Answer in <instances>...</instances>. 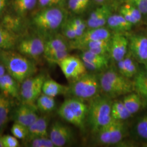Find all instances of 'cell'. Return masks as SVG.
<instances>
[{"mask_svg": "<svg viewBox=\"0 0 147 147\" xmlns=\"http://www.w3.org/2000/svg\"><path fill=\"white\" fill-rule=\"evenodd\" d=\"M101 92L99 74L86 73L72 82L69 92L81 100H91L99 95Z\"/></svg>", "mask_w": 147, "mask_h": 147, "instance_id": "5b68a950", "label": "cell"}, {"mask_svg": "<svg viewBox=\"0 0 147 147\" xmlns=\"http://www.w3.org/2000/svg\"><path fill=\"white\" fill-rule=\"evenodd\" d=\"M112 35L109 29L105 27L88 28L81 36L71 41L69 44L70 48L82 50L84 45L89 42L110 39Z\"/></svg>", "mask_w": 147, "mask_h": 147, "instance_id": "30bf717a", "label": "cell"}, {"mask_svg": "<svg viewBox=\"0 0 147 147\" xmlns=\"http://www.w3.org/2000/svg\"><path fill=\"white\" fill-rule=\"evenodd\" d=\"M3 24L2 25L11 31L13 32L14 29L18 28L20 25L19 19L17 17L7 16L3 18Z\"/></svg>", "mask_w": 147, "mask_h": 147, "instance_id": "74e56055", "label": "cell"}, {"mask_svg": "<svg viewBox=\"0 0 147 147\" xmlns=\"http://www.w3.org/2000/svg\"><path fill=\"white\" fill-rule=\"evenodd\" d=\"M49 119L47 116H41L28 127L26 141L39 137H49L47 132Z\"/></svg>", "mask_w": 147, "mask_h": 147, "instance_id": "ac0fdd59", "label": "cell"}, {"mask_svg": "<svg viewBox=\"0 0 147 147\" xmlns=\"http://www.w3.org/2000/svg\"><path fill=\"white\" fill-rule=\"evenodd\" d=\"M18 84L19 83L7 73L0 77V90L5 94L17 99L20 97Z\"/></svg>", "mask_w": 147, "mask_h": 147, "instance_id": "ffe728a7", "label": "cell"}, {"mask_svg": "<svg viewBox=\"0 0 147 147\" xmlns=\"http://www.w3.org/2000/svg\"><path fill=\"white\" fill-rule=\"evenodd\" d=\"M27 146L31 147H55L49 137H39L27 141Z\"/></svg>", "mask_w": 147, "mask_h": 147, "instance_id": "1f68e13d", "label": "cell"}, {"mask_svg": "<svg viewBox=\"0 0 147 147\" xmlns=\"http://www.w3.org/2000/svg\"><path fill=\"white\" fill-rule=\"evenodd\" d=\"M16 44V37L14 32L0 25V48L5 50H12Z\"/></svg>", "mask_w": 147, "mask_h": 147, "instance_id": "cb8c5ba5", "label": "cell"}, {"mask_svg": "<svg viewBox=\"0 0 147 147\" xmlns=\"http://www.w3.org/2000/svg\"><path fill=\"white\" fill-rule=\"evenodd\" d=\"M132 116L127 110L122 101H117L112 102L111 106L112 119L116 121H124Z\"/></svg>", "mask_w": 147, "mask_h": 147, "instance_id": "4316f807", "label": "cell"}, {"mask_svg": "<svg viewBox=\"0 0 147 147\" xmlns=\"http://www.w3.org/2000/svg\"><path fill=\"white\" fill-rule=\"evenodd\" d=\"M95 2L97 3H99V4H103L105 2H106L107 1H109V0H94Z\"/></svg>", "mask_w": 147, "mask_h": 147, "instance_id": "bcb514c9", "label": "cell"}, {"mask_svg": "<svg viewBox=\"0 0 147 147\" xmlns=\"http://www.w3.org/2000/svg\"><path fill=\"white\" fill-rule=\"evenodd\" d=\"M44 75L31 76L24 80L20 87V95L23 102L34 104L42 93V86L45 80Z\"/></svg>", "mask_w": 147, "mask_h": 147, "instance_id": "ba28073f", "label": "cell"}, {"mask_svg": "<svg viewBox=\"0 0 147 147\" xmlns=\"http://www.w3.org/2000/svg\"><path fill=\"white\" fill-rule=\"evenodd\" d=\"M45 44V41L41 37H28L19 42L18 50L28 58H37L44 55Z\"/></svg>", "mask_w": 147, "mask_h": 147, "instance_id": "8fae6325", "label": "cell"}, {"mask_svg": "<svg viewBox=\"0 0 147 147\" xmlns=\"http://www.w3.org/2000/svg\"><path fill=\"white\" fill-rule=\"evenodd\" d=\"M8 3V0H0V16L5 11Z\"/></svg>", "mask_w": 147, "mask_h": 147, "instance_id": "ee69618b", "label": "cell"}, {"mask_svg": "<svg viewBox=\"0 0 147 147\" xmlns=\"http://www.w3.org/2000/svg\"><path fill=\"white\" fill-rule=\"evenodd\" d=\"M129 51L142 64L147 63V36L143 34H132L127 36Z\"/></svg>", "mask_w": 147, "mask_h": 147, "instance_id": "4fadbf2b", "label": "cell"}, {"mask_svg": "<svg viewBox=\"0 0 147 147\" xmlns=\"http://www.w3.org/2000/svg\"><path fill=\"white\" fill-rule=\"evenodd\" d=\"M129 51V40L123 33L115 32L110 39V53L114 61L117 63L125 57Z\"/></svg>", "mask_w": 147, "mask_h": 147, "instance_id": "5bb4252c", "label": "cell"}, {"mask_svg": "<svg viewBox=\"0 0 147 147\" xmlns=\"http://www.w3.org/2000/svg\"><path fill=\"white\" fill-rule=\"evenodd\" d=\"M125 132V127L123 121L112 119L96 132L97 140L102 144L115 145L121 141Z\"/></svg>", "mask_w": 147, "mask_h": 147, "instance_id": "52a82bcc", "label": "cell"}, {"mask_svg": "<svg viewBox=\"0 0 147 147\" xmlns=\"http://www.w3.org/2000/svg\"><path fill=\"white\" fill-rule=\"evenodd\" d=\"M125 5L129 11H130V12L131 13L132 15L135 18L137 21H138V22L140 23L142 20V15H143L141 11H140L135 6L132 5L131 4L126 3Z\"/></svg>", "mask_w": 147, "mask_h": 147, "instance_id": "7bdbcfd3", "label": "cell"}, {"mask_svg": "<svg viewBox=\"0 0 147 147\" xmlns=\"http://www.w3.org/2000/svg\"><path fill=\"white\" fill-rule=\"evenodd\" d=\"M85 67L90 72L104 71L109 67V59L107 56L101 55L84 50L80 55Z\"/></svg>", "mask_w": 147, "mask_h": 147, "instance_id": "2e32d148", "label": "cell"}, {"mask_svg": "<svg viewBox=\"0 0 147 147\" xmlns=\"http://www.w3.org/2000/svg\"><path fill=\"white\" fill-rule=\"evenodd\" d=\"M112 12L110 7L104 5L101 13L94 21L87 24V28H94L105 26L107 24L109 18Z\"/></svg>", "mask_w": 147, "mask_h": 147, "instance_id": "f546056e", "label": "cell"}, {"mask_svg": "<svg viewBox=\"0 0 147 147\" xmlns=\"http://www.w3.org/2000/svg\"><path fill=\"white\" fill-rule=\"evenodd\" d=\"M5 73H7V71L5 68V67L0 61V77L4 75Z\"/></svg>", "mask_w": 147, "mask_h": 147, "instance_id": "f6af8a7d", "label": "cell"}, {"mask_svg": "<svg viewBox=\"0 0 147 147\" xmlns=\"http://www.w3.org/2000/svg\"><path fill=\"white\" fill-rule=\"evenodd\" d=\"M126 3L137 8L142 14L147 15V0H125Z\"/></svg>", "mask_w": 147, "mask_h": 147, "instance_id": "60d3db41", "label": "cell"}, {"mask_svg": "<svg viewBox=\"0 0 147 147\" xmlns=\"http://www.w3.org/2000/svg\"><path fill=\"white\" fill-rule=\"evenodd\" d=\"M111 99L105 95H99L90 100L87 121L92 131L96 133L112 120Z\"/></svg>", "mask_w": 147, "mask_h": 147, "instance_id": "3957f363", "label": "cell"}, {"mask_svg": "<svg viewBox=\"0 0 147 147\" xmlns=\"http://www.w3.org/2000/svg\"><path fill=\"white\" fill-rule=\"evenodd\" d=\"M120 14L126 19L127 21H129L133 25L139 24L138 21L135 19V18L132 15L130 11H129L125 4L121 7L120 8Z\"/></svg>", "mask_w": 147, "mask_h": 147, "instance_id": "b9f144b4", "label": "cell"}, {"mask_svg": "<svg viewBox=\"0 0 147 147\" xmlns=\"http://www.w3.org/2000/svg\"><path fill=\"white\" fill-rule=\"evenodd\" d=\"M57 64L65 78L72 82L87 72L81 59L76 56L69 55Z\"/></svg>", "mask_w": 147, "mask_h": 147, "instance_id": "9c48e42d", "label": "cell"}, {"mask_svg": "<svg viewBox=\"0 0 147 147\" xmlns=\"http://www.w3.org/2000/svg\"><path fill=\"white\" fill-rule=\"evenodd\" d=\"M122 101L127 110L132 115L138 112L141 109L143 101L138 94L131 92L125 95Z\"/></svg>", "mask_w": 147, "mask_h": 147, "instance_id": "d4e9b609", "label": "cell"}, {"mask_svg": "<svg viewBox=\"0 0 147 147\" xmlns=\"http://www.w3.org/2000/svg\"><path fill=\"white\" fill-rule=\"evenodd\" d=\"M61 28L63 35L65 38L70 40V41H72L76 39L77 37L76 33L69 20L64 21L61 27Z\"/></svg>", "mask_w": 147, "mask_h": 147, "instance_id": "d590c367", "label": "cell"}, {"mask_svg": "<svg viewBox=\"0 0 147 147\" xmlns=\"http://www.w3.org/2000/svg\"><path fill=\"white\" fill-rule=\"evenodd\" d=\"M2 142L3 147H20V143L18 138L13 136L7 135L2 136Z\"/></svg>", "mask_w": 147, "mask_h": 147, "instance_id": "f35d334b", "label": "cell"}, {"mask_svg": "<svg viewBox=\"0 0 147 147\" xmlns=\"http://www.w3.org/2000/svg\"><path fill=\"white\" fill-rule=\"evenodd\" d=\"M106 25L108 28L115 32L124 33L130 31L133 25L127 21L120 14H111L109 18Z\"/></svg>", "mask_w": 147, "mask_h": 147, "instance_id": "44dd1931", "label": "cell"}, {"mask_svg": "<svg viewBox=\"0 0 147 147\" xmlns=\"http://www.w3.org/2000/svg\"><path fill=\"white\" fill-rule=\"evenodd\" d=\"M38 0H11V7L17 16L26 15L37 5Z\"/></svg>", "mask_w": 147, "mask_h": 147, "instance_id": "484cf974", "label": "cell"}, {"mask_svg": "<svg viewBox=\"0 0 147 147\" xmlns=\"http://www.w3.org/2000/svg\"><path fill=\"white\" fill-rule=\"evenodd\" d=\"M37 110L36 105L23 102L14 111L13 119L28 128L39 118Z\"/></svg>", "mask_w": 147, "mask_h": 147, "instance_id": "9a60e30c", "label": "cell"}, {"mask_svg": "<svg viewBox=\"0 0 147 147\" xmlns=\"http://www.w3.org/2000/svg\"><path fill=\"white\" fill-rule=\"evenodd\" d=\"M69 20L73 27L74 30L77 37L76 38L81 36L84 31L87 30V22L82 19L80 18H74Z\"/></svg>", "mask_w": 147, "mask_h": 147, "instance_id": "d6a6232c", "label": "cell"}, {"mask_svg": "<svg viewBox=\"0 0 147 147\" xmlns=\"http://www.w3.org/2000/svg\"><path fill=\"white\" fill-rule=\"evenodd\" d=\"M49 137L55 147H62L73 141L74 134L72 130L68 126L56 121L50 127Z\"/></svg>", "mask_w": 147, "mask_h": 147, "instance_id": "7c38bea8", "label": "cell"}, {"mask_svg": "<svg viewBox=\"0 0 147 147\" xmlns=\"http://www.w3.org/2000/svg\"><path fill=\"white\" fill-rule=\"evenodd\" d=\"M36 102L38 110L44 113L52 112L56 107L54 98L44 93L41 94L38 97Z\"/></svg>", "mask_w": 147, "mask_h": 147, "instance_id": "83f0119b", "label": "cell"}, {"mask_svg": "<svg viewBox=\"0 0 147 147\" xmlns=\"http://www.w3.org/2000/svg\"><path fill=\"white\" fill-rule=\"evenodd\" d=\"M65 0H38L39 5L42 8L59 7H62Z\"/></svg>", "mask_w": 147, "mask_h": 147, "instance_id": "ab89813d", "label": "cell"}, {"mask_svg": "<svg viewBox=\"0 0 147 147\" xmlns=\"http://www.w3.org/2000/svg\"><path fill=\"white\" fill-rule=\"evenodd\" d=\"M142 65L143 67L140 68L133 82L135 90L147 104V63Z\"/></svg>", "mask_w": 147, "mask_h": 147, "instance_id": "d6986e66", "label": "cell"}, {"mask_svg": "<svg viewBox=\"0 0 147 147\" xmlns=\"http://www.w3.org/2000/svg\"><path fill=\"white\" fill-rule=\"evenodd\" d=\"M0 61L5 67L7 73L19 84L37 72V67L33 61L11 50L1 51Z\"/></svg>", "mask_w": 147, "mask_h": 147, "instance_id": "6da1fadb", "label": "cell"}, {"mask_svg": "<svg viewBox=\"0 0 147 147\" xmlns=\"http://www.w3.org/2000/svg\"><path fill=\"white\" fill-rule=\"evenodd\" d=\"M117 63L118 72L128 79L134 78L140 70L137 61L129 51L125 57Z\"/></svg>", "mask_w": 147, "mask_h": 147, "instance_id": "e0dca14e", "label": "cell"}, {"mask_svg": "<svg viewBox=\"0 0 147 147\" xmlns=\"http://www.w3.org/2000/svg\"><path fill=\"white\" fill-rule=\"evenodd\" d=\"M0 147H3L2 144V136L1 135H0Z\"/></svg>", "mask_w": 147, "mask_h": 147, "instance_id": "7dc6e473", "label": "cell"}, {"mask_svg": "<svg viewBox=\"0 0 147 147\" xmlns=\"http://www.w3.org/2000/svg\"><path fill=\"white\" fill-rule=\"evenodd\" d=\"M88 106L84 100L71 98L65 100L58 110V114L64 121L84 129L87 119Z\"/></svg>", "mask_w": 147, "mask_h": 147, "instance_id": "277c9868", "label": "cell"}, {"mask_svg": "<svg viewBox=\"0 0 147 147\" xmlns=\"http://www.w3.org/2000/svg\"><path fill=\"white\" fill-rule=\"evenodd\" d=\"M69 87L56 82L53 79L45 80L42 86V93L52 97L68 93Z\"/></svg>", "mask_w": 147, "mask_h": 147, "instance_id": "7402d4cb", "label": "cell"}, {"mask_svg": "<svg viewBox=\"0 0 147 147\" xmlns=\"http://www.w3.org/2000/svg\"><path fill=\"white\" fill-rule=\"evenodd\" d=\"M69 55V50H67L53 53L52 54L45 56V57L49 63L58 64L64 58L67 57Z\"/></svg>", "mask_w": 147, "mask_h": 147, "instance_id": "8d00e7d4", "label": "cell"}, {"mask_svg": "<svg viewBox=\"0 0 147 147\" xmlns=\"http://www.w3.org/2000/svg\"><path fill=\"white\" fill-rule=\"evenodd\" d=\"M11 132L18 139L25 140L28 135V128L19 123L14 122L11 128Z\"/></svg>", "mask_w": 147, "mask_h": 147, "instance_id": "e575fe53", "label": "cell"}, {"mask_svg": "<svg viewBox=\"0 0 147 147\" xmlns=\"http://www.w3.org/2000/svg\"><path fill=\"white\" fill-rule=\"evenodd\" d=\"M101 92L111 99L133 92L134 82L114 68L106 69L99 74Z\"/></svg>", "mask_w": 147, "mask_h": 147, "instance_id": "7a4b0ae2", "label": "cell"}, {"mask_svg": "<svg viewBox=\"0 0 147 147\" xmlns=\"http://www.w3.org/2000/svg\"><path fill=\"white\" fill-rule=\"evenodd\" d=\"M135 131L139 138L147 141V115L143 116L137 122Z\"/></svg>", "mask_w": 147, "mask_h": 147, "instance_id": "836d02e7", "label": "cell"}, {"mask_svg": "<svg viewBox=\"0 0 147 147\" xmlns=\"http://www.w3.org/2000/svg\"><path fill=\"white\" fill-rule=\"evenodd\" d=\"M90 0H68L69 9L76 14L84 12L89 5Z\"/></svg>", "mask_w": 147, "mask_h": 147, "instance_id": "4dcf8cb0", "label": "cell"}, {"mask_svg": "<svg viewBox=\"0 0 147 147\" xmlns=\"http://www.w3.org/2000/svg\"><path fill=\"white\" fill-rule=\"evenodd\" d=\"M70 49V45L63 37L61 36L53 37L45 41L44 57L53 53L63 50H67Z\"/></svg>", "mask_w": 147, "mask_h": 147, "instance_id": "603a6c76", "label": "cell"}, {"mask_svg": "<svg viewBox=\"0 0 147 147\" xmlns=\"http://www.w3.org/2000/svg\"><path fill=\"white\" fill-rule=\"evenodd\" d=\"M65 19V12L61 7H49L44 8L34 16L32 23L39 31L51 32L61 28Z\"/></svg>", "mask_w": 147, "mask_h": 147, "instance_id": "8992f818", "label": "cell"}, {"mask_svg": "<svg viewBox=\"0 0 147 147\" xmlns=\"http://www.w3.org/2000/svg\"><path fill=\"white\" fill-rule=\"evenodd\" d=\"M11 110L10 100L5 96L0 94V131L7 124Z\"/></svg>", "mask_w": 147, "mask_h": 147, "instance_id": "f1b7e54d", "label": "cell"}]
</instances>
